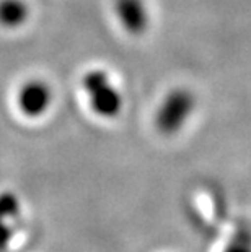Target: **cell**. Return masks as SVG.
Here are the masks:
<instances>
[{"label": "cell", "mask_w": 251, "mask_h": 252, "mask_svg": "<svg viewBox=\"0 0 251 252\" xmlns=\"http://www.w3.org/2000/svg\"><path fill=\"white\" fill-rule=\"evenodd\" d=\"M52 103L49 85L41 80H30L18 93V108L26 117H41Z\"/></svg>", "instance_id": "cell-3"}, {"label": "cell", "mask_w": 251, "mask_h": 252, "mask_svg": "<svg viewBox=\"0 0 251 252\" xmlns=\"http://www.w3.org/2000/svg\"><path fill=\"white\" fill-rule=\"evenodd\" d=\"M30 17V8L23 0H0V25L18 28Z\"/></svg>", "instance_id": "cell-6"}, {"label": "cell", "mask_w": 251, "mask_h": 252, "mask_svg": "<svg viewBox=\"0 0 251 252\" xmlns=\"http://www.w3.org/2000/svg\"><path fill=\"white\" fill-rule=\"evenodd\" d=\"M227 252H251V231L250 229H242L238 231L237 238L230 244Z\"/></svg>", "instance_id": "cell-7"}, {"label": "cell", "mask_w": 251, "mask_h": 252, "mask_svg": "<svg viewBox=\"0 0 251 252\" xmlns=\"http://www.w3.org/2000/svg\"><path fill=\"white\" fill-rule=\"evenodd\" d=\"M82 85L88 96L90 106L100 117L113 119L121 112L122 98L111 82L109 75L105 70L95 68V70L87 72L82 80Z\"/></svg>", "instance_id": "cell-2"}, {"label": "cell", "mask_w": 251, "mask_h": 252, "mask_svg": "<svg viewBox=\"0 0 251 252\" xmlns=\"http://www.w3.org/2000/svg\"><path fill=\"white\" fill-rule=\"evenodd\" d=\"M116 15L121 25L131 34H141L148 25V15L143 0H116Z\"/></svg>", "instance_id": "cell-4"}, {"label": "cell", "mask_w": 251, "mask_h": 252, "mask_svg": "<svg viewBox=\"0 0 251 252\" xmlns=\"http://www.w3.org/2000/svg\"><path fill=\"white\" fill-rule=\"evenodd\" d=\"M20 217V202L13 194L0 195V251L7 249L8 241L13 236L12 221Z\"/></svg>", "instance_id": "cell-5"}, {"label": "cell", "mask_w": 251, "mask_h": 252, "mask_svg": "<svg viewBox=\"0 0 251 252\" xmlns=\"http://www.w3.org/2000/svg\"><path fill=\"white\" fill-rule=\"evenodd\" d=\"M196 108V96L186 88H176L165 96L155 114V126L163 135L179 132Z\"/></svg>", "instance_id": "cell-1"}]
</instances>
